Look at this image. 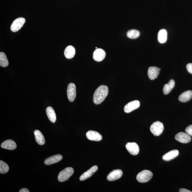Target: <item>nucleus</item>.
Masks as SVG:
<instances>
[{
  "label": "nucleus",
  "mask_w": 192,
  "mask_h": 192,
  "mask_svg": "<svg viewBox=\"0 0 192 192\" xmlns=\"http://www.w3.org/2000/svg\"><path fill=\"white\" fill-rule=\"evenodd\" d=\"M109 89L107 86L102 85L96 89L94 94L93 100L95 104L98 105L103 102L107 96Z\"/></svg>",
  "instance_id": "obj_1"
},
{
  "label": "nucleus",
  "mask_w": 192,
  "mask_h": 192,
  "mask_svg": "<svg viewBox=\"0 0 192 192\" xmlns=\"http://www.w3.org/2000/svg\"><path fill=\"white\" fill-rule=\"evenodd\" d=\"M74 170L71 167H67L60 172L58 175V181L62 182L69 179L74 174Z\"/></svg>",
  "instance_id": "obj_2"
},
{
  "label": "nucleus",
  "mask_w": 192,
  "mask_h": 192,
  "mask_svg": "<svg viewBox=\"0 0 192 192\" xmlns=\"http://www.w3.org/2000/svg\"><path fill=\"white\" fill-rule=\"evenodd\" d=\"M153 173L149 170H144L138 173L136 176L137 181L140 183H146L151 179Z\"/></svg>",
  "instance_id": "obj_3"
},
{
  "label": "nucleus",
  "mask_w": 192,
  "mask_h": 192,
  "mask_svg": "<svg viewBox=\"0 0 192 192\" xmlns=\"http://www.w3.org/2000/svg\"><path fill=\"white\" fill-rule=\"evenodd\" d=\"M164 130L163 123L160 121H156L150 126V131L155 136H159L162 134Z\"/></svg>",
  "instance_id": "obj_4"
},
{
  "label": "nucleus",
  "mask_w": 192,
  "mask_h": 192,
  "mask_svg": "<svg viewBox=\"0 0 192 192\" xmlns=\"http://www.w3.org/2000/svg\"><path fill=\"white\" fill-rule=\"evenodd\" d=\"M67 94L69 101L71 102L74 101L76 96V86L74 83H71L68 85Z\"/></svg>",
  "instance_id": "obj_5"
},
{
  "label": "nucleus",
  "mask_w": 192,
  "mask_h": 192,
  "mask_svg": "<svg viewBox=\"0 0 192 192\" xmlns=\"http://www.w3.org/2000/svg\"><path fill=\"white\" fill-rule=\"evenodd\" d=\"M25 22V19L23 18H19L16 19L12 23L11 29V31L16 32L22 27Z\"/></svg>",
  "instance_id": "obj_6"
},
{
  "label": "nucleus",
  "mask_w": 192,
  "mask_h": 192,
  "mask_svg": "<svg viewBox=\"0 0 192 192\" xmlns=\"http://www.w3.org/2000/svg\"><path fill=\"white\" fill-rule=\"evenodd\" d=\"M140 106V102L138 100H134L130 102L125 106L124 110L126 113H128L136 110Z\"/></svg>",
  "instance_id": "obj_7"
},
{
  "label": "nucleus",
  "mask_w": 192,
  "mask_h": 192,
  "mask_svg": "<svg viewBox=\"0 0 192 192\" xmlns=\"http://www.w3.org/2000/svg\"><path fill=\"white\" fill-rule=\"evenodd\" d=\"M175 139L180 142L187 143L191 141V137L187 133L179 132L175 136Z\"/></svg>",
  "instance_id": "obj_8"
},
{
  "label": "nucleus",
  "mask_w": 192,
  "mask_h": 192,
  "mask_svg": "<svg viewBox=\"0 0 192 192\" xmlns=\"http://www.w3.org/2000/svg\"><path fill=\"white\" fill-rule=\"evenodd\" d=\"M126 147L131 154L137 155L139 152V147L136 143L128 142L126 144Z\"/></svg>",
  "instance_id": "obj_9"
},
{
  "label": "nucleus",
  "mask_w": 192,
  "mask_h": 192,
  "mask_svg": "<svg viewBox=\"0 0 192 192\" xmlns=\"http://www.w3.org/2000/svg\"><path fill=\"white\" fill-rule=\"evenodd\" d=\"M87 139L92 141H99L102 139V136L98 132L94 131H89L86 133Z\"/></svg>",
  "instance_id": "obj_10"
},
{
  "label": "nucleus",
  "mask_w": 192,
  "mask_h": 192,
  "mask_svg": "<svg viewBox=\"0 0 192 192\" xmlns=\"http://www.w3.org/2000/svg\"><path fill=\"white\" fill-rule=\"evenodd\" d=\"M123 174V172L120 169L114 170L109 174L107 179L109 181H115L120 178Z\"/></svg>",
  "instance_id": "obj_11"
},
{
  "label": "nucleus",
  "mask_w": 192,
  "mask_h": 192,
  "mask_svg": "<svg viewBox=\"0 0 192 192\" xmlns=\"http://www.w3.org/2000/svg\"><path fill=\"white\" fill-rule=\"evenodd\" d=\"M106 56V53L101 48H97L94 51L93 54V58L97 62H100L103 60Z\"/></svg>",
  "instance_id": "obj_12"
},
{
  "label": "nucleus",
  "mask_w": 192,
  "mask_h": 192,
  "mask_svg": "<svg viewBox=\"0 0 192 192\" xmlns=\"http://www.w3.org/2000/svg\"><path fill=\"white\" fill-rule=\"evenodd\" d=\"M98 169V167L96 166H94L91 167L90 169L87 170L83 174L80 176L79 179L81 181H84L88 179L95 173Z\"/></svg>",
  "instance_id": "obj_13"
},
{
  "label": "nucleus",
  "mask_w": 192,
  "mask_h": 192,
  "mask_svg": "<svg viewBox=\"0 0 192 192\" xmlns=\"http://www.w3.org/2000/svg\"><path fill=\"white\" fill-rule=\"evenodd\" d=\"M160 68L156 67H150L148 70V75L149 78L154 80L157 78L159 74Z\"/></svg>",
  "instance_id": "obj_14"
},
{
  "label": "nucleus",
  "mask_w": 192,
  "mask_h": 192,
  "mask_svg": "<svg viewBox=\"0 0 192 192\" xmlns=\"http://www.w3.org/2000/svg\"><path fill=\"white\" fill-rule=\"evenodd\" d=\"M1 147L4 149L13 150L16 149L17 145L16 143L14 141L8 140L2 143Z\"/></svg>",
  "instance_id": "obj_15"
},
{
  "label": "nucleus",
  "mask_w": 192,
  "mask_h": 192,
  "mask_svg": "<svg viewBox=\"0 0 192 192\" xmlns=\"http://www.w3.org/2000/svg\"><path fill=\"white\" fill-rule=\"evenodd\" d=\"M63 158L62 155L57 154L53 155L47 158L44 161L45 164L47 165H50L59 162Z\"/></svg>",
  "instance_id": "obj_16"
},
{
  "label": "nucleus",
  "mask_w": 192,
  "mask_h": 192,
  "mask_svg": "<svg viewBox=\"0 0 192 192\" xmlns=\"http://www.w3.org/2000/svg\"><path fill=\"white\" fill-rule=\"evenodd\" d=\"M179 152L178 150H175L167 153L162 157V159L165 161H169L176 158L178 156Z\"/></svg>",
  "instance_id": "obj_17"
},
{
  "label": "nucleus",
  "mask_w": 192,
  "mask_h": 192,
  "mask_svg": "<svg viewBox=\"0 0 192 192\" xmlns=\"http://www.w3.org/2000/svg\"><path fill=\"white\" fill-rule=\"evenodd\" d=\"M76 53V50L73 46H68L65 50L64 55L67 59H70L74 57Z\"/></svg>",
  "instance_id": "obj_18"
},
{
  "label": "nucleus",
  "mask_w": 192,
  "mask_h": 192,
  "mask_svg": "<svg viewBox=\"0 0 192 192\" xmlns=\"http://www.w3.org/2000/svg\"><path fill=\"white\" fill-rule=\"evenodd\" d=\"M192 98V91H188L183 92L179 96V100L180 101L185 103L190 100Z\"/></svg>",
  "instance_id": "obj_19"
},
{
  "label": "nucleus",
  "mask_w": 192,
  "mask_h": 192,
  "mask_svg": "<svg viewBox=\"0 0 192 192\" xmlns=\"http://www.w3.org/2000/svg\"><path fill=\"white\" fill-rule=\"evenodd\" d=\"M46 113L51 122L55 123L56 120V116L54 109L51 107H48L46 109Z\"/></svg>",
  "instance_id": "obj_20"
},
{
  "label": "nucleus",
  "mask_w": 192,
  "mask_h": 192,
  "mask_svg": "<svg viewBox=\"0 0 192 192\" xmlns=\"http://www.w3.org/2000/svg\"><path fill=\"white\" fill-rule=\"evenodd\" d=\"M36 142L38 144L42 145L45 144V141L44 137L40 131L36 130L34 132Z\"/></svg>",
  "instance_id": "obj_21"
},
{
  "label": "nucleus",
  "mask_w": 192,
  "mask_h": 192,
  "mask_svg": "<svg viewBox=\"0 0 192 192\" xmlns=\"http://www.w3.org/2000/svg\"><path fill=\"white\" fill-rule=\"evenodd\" d=\"M167 38V31L165 29L160 30L158 34V40L160 43H163L166 42Z\"/></svg>",
  "instance_id": "obj_22"
},
{
  "label": "nucleus",
  "mask_w": 192,
  "mask_h": 192,
  "mask_svg": "<svg viewBox=\"0 0 192 192\" xmlns=\"http://www.w3.org/2000/svg\"><path fill=\"white\" fill-rule=\"evenodd\" d=\"M175 86V82L173 80L171 79L169 81V83L165 84L163 88V92L165 95L169 93L172 89L174 88Z\"/></svg>",
  "instance_id": "obj_23"
},
{
  "label": "nucleus",
  "mask_w": 192,
  "mask_h": 192,
  "mask_svg": "<svg viewBox=\"0 0 192 192\" xmlns=\"http://www.w3.org/2000/svg\"><path fill=\"white\" fill-rule=\"evenodd\" d=\"M9 65V62L7 56L4 53H0V65L3 67H6Z\"/></svg>",
  "instance_id": "obj_24"
},
{
  "label": "nucleus",
  "mask_w": 192,
  "mask_h": 192,
  "mask_svg": "<svg viewBox=\"0 0 192 192\" xmlns=\"http://www.w3.org/2000/svg\"><path fill=\"white\" fill-rule=\"evenodd\" d=\"M140 33L139 31L135 29L129 30L127 33L128 38L131 39H136L139 37Z\"/></svg>",
  "instance_id": "obj_25"
},
{
  "label": "nucleus",
  "mask_w": 192,
  "mask_h": 192,
  "mask_svg": "<svg viewBox=\"0 0 192 192\" xmlns=\"http://www.w3.org/2000/svg\"><path fill=\"white\" fill-rule=\"evenodd\" d=\"M9 170L8 165L6 162L1 160L0 161V173L5 174L8 172Z\"/></svg>",
  "instance_id": "obj_26"
},
{
  "label": "nucleus",
  "mask_w": 192,
  "mask_h": 192,
  "mask_svg": "<svg viewBox=\"0 0 192 192\" xmlns=\"http://www.w3.org/2000/svg\"><path fill=\"white\" fill-rule=\"evenodd\" d=\"M185 132L188 135L192 137V125H189L185 129Z\"/></svg>",
  "instance_id": "obj_27"
},
{
  "label": "nucleus",
  "mask_w": 192,
  "mask_h": 192,
  "mask_svg": "<svg viewBox=\"0 0 192 192\" xmlns=\"http://www.w3.org/2000/svg\"><path fill=\"white\" fill-rule=\"evenodd\" d=\"M186 69L188 72L192 74V64L190 63L186 65Z\"/></svg>",
  "instance_id": "obj_28"
},
{
  "label": "nucleus",
  "mask_w": 192,
  "mask_h": 192,
  "mask_svg": "<svg viewBox=\"0 0 192 192\" xmlns=\"http://www.w3.org/2000/svg\"><path fill=\"white\" fill-rule=\"evenodd\" d=\"M179 191L180 192H191L192 191H190L188 190L185 189L181 188L180 189Z\"/></svg>",
  "instance_id": "obj_29"
},
{
  "label": "nucleus",
  "mask_w": 192,
  "mask_h": 192,
  "mask_svg": "<svg viewBox=\"0 0 192 192\" xmlns=\"http://www.w3.org/2000/svg\"><path fill=\"white\" fill-rule=\"evenodd\" d=\"M30 191L29 190L27 189L24 188L23 189H21L19 191V192H29Z\"/></svg>",
  "instance_id": "obj_30"
}]
</instances>
